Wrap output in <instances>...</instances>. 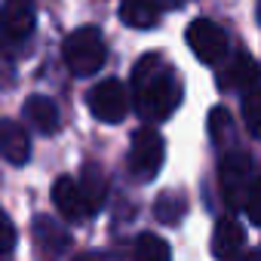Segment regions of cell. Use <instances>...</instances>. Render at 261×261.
Returning a JSON list of instances; mask_svg holds the SVG:
<instances>
[{
    "label": "cell",
    "mask_w": 261,
    "mask_h": 261,
    "mask_svg": "<svg viewBox=\"0 0 261 261\" xmlns=\"http://www.w3.org/2000/svg\"><path fill=\"white\" fill-rule=\"evenodd\" d=\"M185 212H188V200H185L181 194H175V191L160 194L157 203H154L157 221H166V224H178V221L185 218Z\"/></svg>",
    "instance_id": "16"
},
{
    "label": "cell",
    "mask_w": 261,
    "mask_h": 261,
    "mask_svg": "<svg viewBox=\"0 0 261 261\" xmlns=\"http://www.w3.org/2000/svg\"><path fill=\"white\" fill-rule=\"evenodd\" d=\"M62 56H65V65L74 77H92L101 71V65L108 59V46H105V37L95 25H83L65 37Z\"/></svg>",
    "instance_id": "3"
},
{
    "label": "cell",
    "mask_w": 261,
    "mask_h": 261,
    "mask_svg": "<svg viewBox=\"0 0 261 261\" xmlns=\"http://www.w3.org/2000/svg\"><path fill=\"white\" fill-rule=\"evenodd\" d=\"M133 261H172V249L157 233H142L133 246Z\"/></svg>",
    "instance_id": "15"
},
{
    "label": "cell",
    "mask_w": 261,
    "mask_h": 261,
    "mask_svg": "<svg viewBox=\"0 0 261 261\" xmlns=\"http://www.w3.org/2000/svg\"><path fill=\"white\" fill-rule=\"evenodd\" d=\"M0 40H4V34H0Z\"/></svg>",
    "instance_id": "22"
},
{
    "label": "cell",
    "mask_w": 261,
    "mask_h": 261,
    "mask_svg": "<svg viewBox=\"0 0 261 261\" xmlns=\"http://www.w3.org/2000/svg\"><path fill=\"white\" fill-rule=\"evenodd\" d=\"M243 246H246V233H243L240 221L230 218V215L218 218L215 233H212V255L218 261H230V258H237L243 252Z\"/></svg>",
    "instance_id": "10"
},
{
    "label": "cell",
    "mask_w": 261,
    "mask_h": 261,
    "mask_svg": "<svg viewBox=\"0 0 261 261\" xmlns=\"http://www.w3.org/2000/svg\"><path fill=\"white\" fill-rule=\"evenodd\" d=\"M77 188H80L83 200L89 203V209H92V215H95V212L101 209V203H105V194H108V185H105L101 169H98L95 163H86V166H83V175H80V181H77Z\"/></svg>",
    "instance_id": "14"
},
{
    "label": "cell",
    "mask_w": 261,
    "mask_h": 261,
    "mask_svg": "<svg viewBox=\"0 0 261 261\" xmlns=\"http://www.w3.org/2000/svg\"><path fill=\"white\" fill-rule=\"evenodd\" d=\"M25 120L37 129L40 136H53L59 133V108L53 98L46 95H31L25 101Z\"/></svg>",
    "instance_id": "11"
},
{
    "label": "cell",
    "mask_w": 261,
    "mask_h": 261,
    "mask_svg": "<svg viewBox=\"0 0 261 261\" xmlns=\"http://www.w3.org/2000/svg\"><path fill=\"white\" fill-rule=\"evenodd\" d=\"M163 157H166V145L160 139V133L154 126H145L133 136V148H129V172H133L139 181H151L160 166H163Z\"/></svg>",
    "instance_id": "4"
},
{
    "label": "cell",
    "mask_w": 261,
    "mask_h": 261,
    "mask_svg": "<svg viewBox=\"0 0 261 261\" xmlns=\"http://www.w3.org/2000/svg\"><path fill=\"white\" fill-rule=\"evenodd\" d=\"M181 80L178 71L160 56V53H148L136 62L133 68V101L139 108V114L151 123L166 120L175 114V108L181 105Z\"/></svg>",
    "instance_id": "1"
},
{
    "label": "cell",
    "mask_w": 261,
    "mask_h": 261,
    "mask_svg": "<svg viewBox=\"0 0 261 261\" xmlns=\"http://www.w3.org/2000/svg\"><path fill=\"white\" fill-rule=\"evenodd\" d=\"M74 261H105V258H98V255H80V258H74Z\"/></svg>",
    "instance_id": "20"
},
{
    "label": "cell",
    "mask_w": 261,
    "mask_h": 261,
    "mask_svg": "<svg viewBox=\"0 0 261 261\" xmlns=\"http://www.w3.org/2000/svg\"><path fill=\"white\" fill-rule=\"evenodd\" d=\"M86 105L92 117L101 123H120L129 114V95L120 80H101L98 86H92L86 95Z\"/></svg>",
    "instance_id": "6"
},
{
    "label": "cell",
    "mask_w": 261,
    "mask_h": 261,
    "mask_svg": "<svg viewBox=\"0 0 261 261\" xmlns=\"http://www.w3.org/2000/svg\"><path fill=\"white\" fill-rule=\"evenodd\" d=\"M166 7L163 4H148V0H126V4H120V19L129 25V28H139V31H148L157 25L160 13Z\"/></svg>",
    "instance_id": "12"
},
{
    "label": "cell",
    "mask_w": 261,
    "mask_h": 261,
    "mask_svg": "<svg viewBox=\"0 0 261 261\" xmlns=\"http://www.w3.org/2000/svg\"><path fill=\"white\" fill-rule=\"evenodd\" d=\"M218 185L224 203L230 209H246L249 218L258 224V185H255V163L246 151H230L218 166Z\"/></svg>",
    "instance_id": "2"
},
{
    "label": "cell",
    "mask_w": 261,
    "mask_h": 261,
    "mask_svg": "<svg viewBox=\"0 0 261 261\" xmlns=\"http://www.w3.org/2000/svg\"><path fill=\"white\" fill-rule=\"evenodd\" d=\"M209 133H212V142H215V145H221V148L230 142L233 120H230V114H227L224 108H215V111L209 114Z\"/></svg>",
    "instance_id": "17"
},
{
    "label": "cell",
    "mask_w": 261,
    "mask_h": 261,
    "mask_svg": "<svg viewBox=\"0 0 261 261\" xmlns=\"http://www.w3.org/2000/svg\"><path fill=\"white\" fill-rule=\"evenodd\" d=\"M0 154L13 166H25L31 157V139L16 120H0Z\"/></svg>",
    "instance_id": "9"
},
{
    "label": "cell",
    "mask_w": 261,
    "mask_h": 261,
    "mask_svg": "<svg viewBox=\"0 0 261 261\" xmlns=\"http://www.w3.org/2000/svg\"><path fill=\"white\" fill-rule=\"evenodd\" d=\"M13 255H16V227L10 215L0 209V261H13Z\"/></svg>",
    "instance_id": "18"
},
{
    "label": "cell",
    "mask_w": 261,
    "mask_h": 261,
    "mask_svg": "<svg viewBox=\"0 0 261 261\" xmlns=\"http://www.w3.org/2000/svg\"><path fill=\"white\" fill-rule=\"evenodd\" d=\"M240 261H258V255H255V252H246V255H243Z\"/></svg>",
    "instance_id": "21"
},
{
    "label": "cell",
    "mask_w": 261,
    "mask_h": 261,
    "mask_svg": "<svg viewBox=\"0 0 261 261\" xmlns=\"http://www.w3.org/2000/svg\"><path fill=\"white\" fill-rule=\"evenodd\" d=\"M34 240H37L43 249H49V252H65L68 243H71L65 224L56 221V218H49V215H37V218H34Z\"/></svg>",
    "instance_id": "13"
},
{
    "label": "cell",
    "mask_w": 261,
    "mask_h": 261,
    "mask_svg": "<svg viewBox=\"0 0 261 261\" xmlns=\"http://www.w3.org/2000/svg\"><path fill=\"white\" fill-rule=\"evenodd\" d=\"M53 203H56V209H59V215L65 221H83V218L92 215V209L83 200V194H80V188H77L74 178H56V185H53Z\"/></svg>",
    "instance_id": "8"
},
{
    "label": "cell",
    "mask_w": 261,
    "mask_h": 261,
    "mask_svg": "<svg viewBox=\"0 0 261 261\" xmlns=\"http://www.w3.org/2000/svg\"><path fill=\"white\" fill-rule=\"evenodd\" d=\"M34 31V7L25 0H10V4L0 7V34L4 40L22 43L25 37H31Z\"/></svg>",
    "instance_id": "7"
},
{
    "label": "cell",
    "mask_w": 261,
    "mask_h": 261,
    "mask_svg": "<svg viewBox=\"0 0 261 261\" xmlns=\"http://www.w3.org/2000/svg\"><path fill=\"white\" fill-rule=\"evenodd\" d=\"M188 46L194 49V56L203 65H218L227 56V34L218 22L212 19H194L188 25Z\"/></svg>",
    "instance_id": "5"
},
{
    "label": "cell",
    "mask_w": 261,
    "mask_h": 261,
    "mask_svg": "<svg viewBox=\"0 0 261 261\" xmlns=\"http://www.w3.org/2000/svg\"><path fill=\"white\" fill-rule=\"evenodd\" d=\"M243 114H246L249 136H258V123H261V117H258V86L249 89V92H243Z\"/></svg>",
    "instance_id": "19"
}]
</instances>
